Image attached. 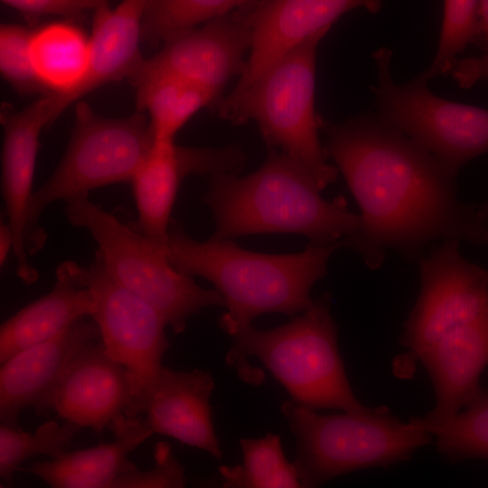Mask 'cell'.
Instances as JSON below:
<instances>
[{"label":"cell","mask_w":488,"mask_h":488,"mask_svg":"<svg viewBox=\"0 0 488 488\" xmlns=\"http://www.w3.org/2000/svg\"><path fill=\"white\" fill-rule=\"evenodd\" d=\"M359 7L375 14L381 0H250L240 6L238 10L252 32V45L233 90L248 87L288 51L329 32L343 14Z\"/></svg>","instance_id":"9a60e30c"},{"label":"cell","mask_w":488,"mask_h":488,"mask_svg":"<svg viewBox=\"0 0 488 488\" xmlns=\"http://www.w3.org/2000/svg\"><path fill=\"white\" fill-rule=\"evenodd\" d=\"M479 21L486 51L488 50V0H479Z\"/></svg>","instance_id":"e575fe53"},{"label":"cell","mask_w":488,"mask_h":488,"mask_svg":"<svg viewBox=\"0 0 488 488\" xmlns=\"http://www.w3.org/2000/svg\"><path fill=\"white\" fill-rule=\"evenodd\" d=\"M59 116L54 96L51 93L19 111H5L2 116V195L6 221L14 234L16 272L25 283H33L38 277L28 258L33 253L28 211L33 193L40 135Z\"/></svg>","instance_id":"5bb4252c"},{"label":"cell","mask_w":488,"mask_h":488,"mask_svg":"<svg viewBox=\"0 0 488 488\" xmlns=\"http://www.w3.org/2000/svg\"><path fill=\"white\" fill-rule=\"evenodd\" d=\"M136 396L128 370L107 352L101 339L84 345L65 370L54 393L52 410L78 427L100 435Z\"/></svg>","instance_id":"e0dca14e"},{"label":"cell","mask_w":488,"mask_h":488,"mask_svg":"<svg viewBox=\"0 0 488 488\" xmlns=\"http://www.w3.org/2000/svg\"><path fill=\"white\" fill-rule=\"evenodd\" d=\"M239 446L242 464L220 467L223 487H302L296 468L286 459L278 435L268 433L259 438H241Z\"/></svg>","instance_id":"d4e9b609"},{"label":"cell","mask_w":488,"mask_h":488,"mask_svg":"<svg viewBox=\"0 0 488 488\" xmlns=\"http://www.w3.org/2000/svg\"><path fill=\"white\" fill-rule=\"evenodd\" d=\"M136 90L137 110L146 114L155 140H174L197 112L217 108L221 98L170 71L138 66L128 79Z\"/></svg>","instance_id":"cb8c5ba5"},{"label":"cell","mask_w":488,"mask_h":488,"mask_svg":"<svg viewBox=\"0 0 488 488\" xmlns=\"http://www.w3.org/2000/svg\"><path fill=\"white\" fill-rule=\"evenodd\" d=\"M100 338L94 320L80 318L53 338L13 355L0 368L1 424L20 427L24 408L47 416L68 365L86 344Z\"/></svg>","instance_id":"2e32d148"},{"label":"cell","mask_w":488,"mask_h":488,"mask_svg":"<svg viewBox=\"0 0 488 488\" xmlns=\"http://www.w3.org/2000/svg\"><path fill=\"white\" fill-rule=\"evenodd\" d=\"M321 128L327 155L361 211V225L343 247L370 268L380 267L389 250L418 258L439 239L488 249V204L461 202L456 178L410 137L378 115L322 121Z\"/></svg>","instance_id":"6da1fadb"},{"label":"cell","mask_w":488,"mask_h":488,"mask_svg":"<svg viewBox=\"0 0 488 488\" xmlns=\"http://www.w3.org/2000/svg\"><path fill=\"white\" fill-rule=\"evenodd\" d=\"M215 382L211 371H174L162 366L143 409L154 433L202 449L216 459L223 456L212 424L210 399Z\"/></svg>","instance_id":"ac0fdd59"},{"label":"cell","mask_w":488,"mask_h":488,"mask_svg":"<svg viewBox=\"0 0 488 488\" xmlns=\"http://www.w3.org/2000/svg\"><path fill=\"white\" fill-rule=\"evenodd\" d=\"M147 4L148 0H122L114 8L103 4L94 9L90 68L78 100L108 83L129 79L137 69L144 59L140 45Z\"/></svg>","instance_id":"44dd1931"},{"label":"cell","mask_w":488,"mask_h":488,"mask_svg":"<svg viewBox=\"0 0 488 488\" xmlns=\"http://www.w3.org/2000/svg\"><path fill=\"white\" fill-rule=\"evenodd\" d=\"M450 73L462 89H469L480 80L488 81V50L483 56L456 59Z\"/></svg>","instance_id":"d6a6232c"},{"label":"cell","mask_w":488,"mask_h":488,"mask_svg":"<svg viewBox=\"0 0 488 488\" xmlns=\"http://www.w3.org/2000/svg\"><path fill=\"white\" fill-rule=\"evenodd\" d=\"M80 429L67 422L46 421L33 432L23 431L21 427L0 425V480L1 487L13 483L14 474L28 458L47 455L57 458L68 448Z\"/></svg>","instance_id":"4316f807"},{"label":"cell","mask_w":488,"mask_h":488,"mask_svg":"<svg viewBox=\"0 0 488 488\" xmlns=\"http://www.w3.org/2000/svg\"><path fill=\"white\" fill-rule=\"evenodd\" d=\"M247 158L238 145L188 147L176 145L174 140H154L131 180L136 230L166 247L171 213L182 182L190 175L236 174Z\"/></svg>","instance_id":"7c38bea8"},{"label":"cell","mask_w":488,"mask_h":488,"mask_svg":"<svg viewBox=\"0 0 488 488\" xmlns=\"http://www.w3.org/2000/svg\"><path fill=\"white\" fill-rule=\"evenodd\" d=\"M30 47L36 77L62 113L78 100L89 75V37L73 23L56 21L33 30Z\"/></svg>","instance_id":"603a6c76"},{"label":"cell","mask_w":488,"mask_h":488,"mask_svg":"<svg viewBox=\"0 0 488 488\" xmlns=\"http://www.w3.org/2000/svg\"><path fill=\"white\" fill-rule=\"evenodd\" d=\"M313 179L294 160L270 149L253 173L211 176L202 197L215 222L212 239L264 233H296L314 244L350 237L361 225L343 196L325 200Z\"/></svg>","instance_id":"3957f363"},{"label":"cell","mask_w":488,"mask_h":488,"mask_svg":"<svg viewBox=\"0 0 488 488\" xmlns=\"http://www.w3.org/2000/svg\"><path fill=\"white\" fill-rule=\"evenodd\" d=\"M155 465L149 470L136 466L119 475L111 488H182L186 485L184 466L174 457L168 443L154 449Z\"/></svg>","instance_id":"4dcf8cb0"},{"label":"cell","mask_w":488,"mask_h":488,"mask_svg":"<svg viewBox=\"0 0 488 488\" xmlns=\"http://www.w3.org/2000/svg\"><path fill=\"white\" fill-rule=\"evenodd\" d=\"M250 0H148L143 42L161 44L169 36L228 14Z\"/></svg>","instance_id":"83f0119b"},{"label":"cell","mask_w":488,"mask_h":488,"mask_svg":"<svg viewBox=\"0 0 488 488\" xmlns=\"http://www.w3.org/2000/svg\"><path fill=\"white\" fill-rule=\"evenodd\" d=\"M327 33L296 45L217 106L219 116L234 125L255 122L266 145L294 160L321 191L335 181L339 172L327 163L319 138L322 118L314 109L316 52Z\"/></svg>","instance_id":"5b68a950"},{"label":"cell","mask_w":488,"mask_h":488,"mask_svg":"<svg viewBox=\"0 0 488 488\" xmlns=\"http://www.w3.org/2000/svg\"><path fill=\"white\" fill-rule=\"evenodd\" d=\"M431 379L435 408L424 422L445 420L457 412L481 389L480 376L488 364V316L452 329L418 358Z\"/></svg>","instance_id":"d6986e66"},{"label":"cell","mask_w":488,"mask_h":488,"mask_svg":"<svg viewBox=\"0 0 488 488\" xmlns=\"http://www.w3.org/2000/svg\"><path fill=\"white\" fill-rule=\"evenodd\" d=\"M378 84L371 89L378 116L429 152L456 178L462 167L488 152V109L453 102L433 94L421 72L396 84L390 74L392 51L372 54Z\"/></svg>","instance_id":"9c48e42d"},{"label":"cell","mask_w":488,"mask_h":488,"mask_svg":"<svg viewBox=\"0 0 488 488\" xmlns=\"http://www.w3.org/2000/svg\"><path fill=\"white\" fill-rule=\"evenodd\" d=\"M76 105L67 149L30 202L28 225L33 253L46 239L39 221L48 206L99 187L131 182L155 140L143 112L114 118L98 115L83 101Z\"/></svg>","instance_id":"ba28073f"},{"label":"cell","mask_w":488,"mask_h":488,"mask_svg":"<svg viewBox=\"0 0 488 488\" xmlns=\"http://www.w3.org/2000/svg\"><path fill=\"white\" fill-rule=\"evenodd\" d=\"M459 242L445 239L420 261L421 289L401 337L414 360L452 329L488 316V269L465 259Z\"/></svg>","instance_id":"8fae6325"},{"label":"cell","mask_w":488,"mask_h":488,"mask_svg":"<svg viewBox=\"0 0 488 488\" xmlns=\"http://www.w3.org/2000/svg\"><path fill=\"white\" fill-rule=\"evenodd\" d=\"M97 6L103 4H108V0H96Z\"/></svg>","instance_id":"d590c367"},{"label":"cell","mask_w":488,"mask_h":488,"mask_svg":"<svg viewBox=\"0 0 488 488\" xmlns=\"http://www.w3.org/2000/svg\"><path fill=\"white\" fill-rule=\"evenodd\" d=\"M280 409L296 438L293 464L302 487H316L360 469L404 462L431 437L418 418L404 423L386 407L323 415L285 401Z\"/></svg>","instance_id":"8992f818"},{"label":"cell","mask_w":488,"mask_h":488,"mask_svg":"<svg viewBox=\"0 0 488 488\" xmlns=\"http://www.w3.org/2000/svg\"><path fill=\"white\" fill-rule=\"evenodd\" d=\"M14 239L13 231L7 221L0 224V265L3 267L10 252H14Z\"/></svg>","instance_id":"836d02e7"},{"label":"cell","mask_w":488,"mask_h":488,"mask_svg":"<svg viewBox=\"0 0 488 488\" xmlns=\"http://www.w3.org/2000/svg\"><path fill=\"white\" fill-rule=\"evenodd\" d=\"M64 213L71 225L90 234L108 273L155 308L174 333H182L188 319L202 309L225 307L218 291L200 286L172 265L167 247L105 211L89 193L64 201Z\"/></svg>","instance_id":"52a82bcc"},{"label":"cell","mask_w":488,"mask_h":488,"mask_svg":"<svg viewBox=\"0 0 488 488\" xmlns=\"http://www.w3.org/2000/svg\"><path fill=\"white\" fill-rule=\"evenodd\" d=\"M59 267L91 292L95 301L91 319L99 327L100 339L108 353L128 370L135 381V399L126 416H140L170 348L165 319L118 284L97 255L88 266L68 260Z\"/></svg>","instance_id":"30bf717a"},{"label":"cell","mask_w":488,"mask_h":488,"mask_svg":"<svg viewBox=\"0 0 488 488\" xmlns=\"http://www.w3.org/2000/svg\"><path fill=\"white\" fill-rule=\"evenodd\" d=\"M166 247L177 270L208 280L221 295L227 311L219 324L235 343L263 314L293 317L308 309L312 286L325 276L329 259L343 247V239L310 242L297 253L265 254L242 249L231 239L196 240L174 223Z\"/></svg>","instance_id":"7a4b0ae2"},{"label":"cell","mask_w":488,"mask_h":488,"mask_svg":"<svg viewBox=\"0 0 488 488\" xmlns=\"http://www.w3.org/2000/svg\"><path fill=\"white\" fill-rule=\"evenodd\" d=\"M251 45V29L236 9L169 36L139 66L173 72L222 99L227 83L243 73Z\"/></svg>","instance_id":"4fadbf2b"},{"label":"cell","mask_w":488,"mask_h":488,"mask_svg":"<svg viewBox=\"0 0 488 488\" xmlns=\"http://www.w3.org/2000/svg\"><path fill=\"white\" fill-rule=\"evenodd\" d=\"M109 427L114 435L110 443L67 452L19 471L37 476L52 488H111L119 475L136 467L129 454L154 432L140 416L121 414Z\"/></svg>","instance_id":"ffe728a7"},{"label":"cell","mask_w":488,"mask_h":488,"mask_svg":"<svg viewBox=\"0 0 488 488\" xmlns=\"http://www.w3.org/2000/svg\"><path fill=\"white\" fill-rule=\"evenodd\" d=\"M484 46L479 0H444V14L438 48L431 65L423 74L432 79L450 72L456 56L467 46Z\"/></svg>","instance_id":"f1b7e54d"},{"label":"cell","mask_w":488,"mask_h":488,"mask_svg":"<svg viewBox=\"0 0 488 488\" xmlns=\"http://www.w3.org/2000/svg\"><path fill=\"white\" fill-rule=\"evenodd\" d=\"M332 296L324 294L286 324L259 330L250 326L226 356L239 378L258 384L263 372L249 363L258 357L290 395L292 401L311 409L339 408L361 413L338 347V332L331 314Z\"/></svg>","instance_id":"277c9868"},{"label":"cell","mask_w":488,"mask_h":488,"mask_svg":"<svg viewBox=\"0 0 488 488\" xmlns=\"http://www.w3.org/2000/svg\"><path fill=\"white\" fill-rule=\"evenodd\" d=\"M464 412L437 422L418 421L436 436L437 451L450 461L488 459V391L480 389Z\"/></svg>","instance_id":"484cf974"},{"label":"cell","mask_w":488,"mask_h":488,"mask_svg":"<svg viewBox=\"0 0 488 488\" xmlns=\"http://www.w3.org/2000/svg\"><path fill=\"white\" fill-rule=\"evenodd\" d=\"M31 32L18 24H2L0 28V71L3 78L18 92H43L31 55Z\"/></svg>","instance_id":"f546056e"},{"label":"cell","mask_w":488,"mask_h":488,"mask_svg":"<svg viewBox=\"0 0 488 488\" xmlns=\"http://www.w3.org/2000/svg\"><path fill=\"white\" fill-rule=\"evenodd\" d=\"M29 16L53 14L67 19L81 17L97 7L96 0H2Z\"/></svg>","instance_id":"1f68e13d"},{"label":"cell","mask_w":488,"mask_h":488,"mask_svg":"<svg viewBox=\"0 0 488 488\" xmlns=\"http://www.w3.org/2000/svg\"><path fill=\"white\" fill-rule=\"evenodd\" d=\"M52 289L5 320L0 328V364L13 355L61 333L75 321L90 317L95 309L91 292L60 267Z\"/></svg>","instance_id":"7402d4cb"}]
</instances>
